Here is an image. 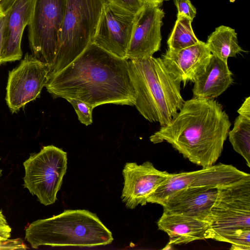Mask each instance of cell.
Listing matches in <instances>:
<instances>
[{"label": "cell", "instance_id": "obj_1", "mask_svg": "<svg viewBox=\"0 0 250 250\" xmlns=\"http://www.w3.org/2000/svg\"><path fill=\"white\" fill-rule=\"evenodd\" d=\"M45 87L54 98L79 100L94 108L135 103L128 60L92 42L67 66L49 77Z\"/></svg>", "mask_w": 250, "mask_h": 250}, {"label": "cell", "instance_id": "obj_2", "mask_svg": "<svg viewBox=\"0 0 250 250\" xmlns=\"http://www.w3.org/2000/svg\"><path fill=\"white\" fill-rule=\"evenodd\" d=\"M231 125L218 101L193 97L185 101L171 121L149 140L153 144L169 143L190 162L206 168L220 157Z\"/></svg>", "mask_w": 250, "mask_h": 250}, {"label": "cell", "instance_id": "obj_3", "mask_svg": "<svg viewBox=\"0 0 250 250\" xmlns=\"http://www.w3.org/2000/svg\"><path fill=\"white\" fill-rule=\"evenodd\" d=\"M128 71L135 91L134 105L151 123L167 125L185 101L181 83L168 70L161 57L128 60Z\"/></svg>", "mask_w": 250, "mask_h": 250}, {"label": "cell", "instance_id": "obj_4", "mask_svg": "<svg viewBox=\"0 0 250 250\" xmlns=\"http://www.w3.org/2000/svg\"><path fill=\"white\" fill-rule=\"evenodd\" d=\"M25 238L33 249L51 247H94L111 244V231L97 215L85 209H67L38 219L25 229Z\"/></svg>", "mask_w": 250, "mask_h": 250}, {"label": "cell", "instance_id": "obj_5", "mask_svg": "<svg viewBox=\"0 0 250 250\" xmlns=\"http://www.w3.org/2000/svg\"><path fill=\"white\" fill-rule=\"evenodd\" d=\"M209 226L211 239L250 250V177L218 188Z\"/></svg>", "mask_w": 250, "mask_h": 250}, {"label": "cell", "instance_id": "obj_6", "mask_svg": "<svg viewBox=\"0 0 250 250\" xmlns=\"http://www.w3.org/2000/svg\"><path fill=\"white\" fill-rule=\"evenodd\" d=\"M107 0H67L55 60L48 78L72 62L92 42Z\"/></svg>", "mask_w": 250, "mask_h": 250}, {"label": "cell", "instance_id": "obj_7", "mask_svg": "<svg viewBox=\"0 0 250 250\" xmlns=\"http://www.w3.org/2000/svg\"><path fill=\"white\" fill-rule=\"evenodd\" d=\"M67 164V153L53 145L31 155L23 165V186L44 206L54 204L61 189Z\"/></svg>", "mask_w": 250, "mask_h": 250}, {"label": "cell", "instance_id": "obj_8", "mask_svg": "<svg viewBox=\"0 0 250 250\" xmlns=\"http://www.w3.org/2000/svg\"><path fill=\"white\" fill-rule=\"evenodd\" d=\"M67 0H33L28 26L32 55L50 68L55 58Z\"/></svg>", "mask_w": 250, "mask_h": 250}, {"label": "cell", "instance_id": "obj_9", "mask_svg": "<svg viewBox=\"0 0 250 250\" xmlns=\"http://www.w3.org/2000/svg\"><path fill=\"white\" fill-rule=\"evenodd\" d=\"M250 174L231 165L219 163L201 169L170 173L149 198L147 203L162 205L175 193L187 188H219L247 178Z\"/></svg>", "mask_w": 250, "mask_h": 250}, {"label": "cell", "instance_id": "obj_10", "mask_svg": "<svg viewBox=\"0 0 250 250\" xmlns=\"http://www.w3.org/2000/svg\"><path fill=\"white\" fill-rule=\"evenodd\" d=\"M49 71L48 64L26 53L20 63L9 71L5 100L12 113L40 97Z\"/></svg>", "mask_w": 250, "mask_h": 250}, {"label": "cell", "instance_id": "obj_11", "mask_svg": "<svg viewBox=\"0 0 250 250\" xmlns=\"http://www.w3.org/2000/svg\"><path fill=\"white\" fill-rule=\"evenodd\" d=\"M136 14L107 0L92 42L119 58L126 59Z\"/></svg>", "mask_w": 250, "mask_h": 250}, {"label": "cell", "instance_id": "obj_12", "mask_svg": "<svg viewBox=\"0 0 250 250\" xmlns=\"http://www.w3.org/2000/svg\"><path fill=\"white\" fill-rule=\"evenodd\" d=\"M164 17L165 12L160 7L145 4L136 14L126 59L150 57L160 49Z\"/></svg>", "mask_w": 250, "mask_h": 250}, {"label": "cell", "instance_id": "obj_13", "mask_svg": "<svg viewBox=\"0 0 250 250\" xmlns=\"http://www.w3.org/2000/svg\"><path fill=\"white\" fill-rule=\"evenodd\" d=\"M122 174L124 183L121 199L129 209L146 205L150 196L170 175L157 169L149 161L141 165L126 163Z\"/></svg>", "mask_w": 250, "mask_h": 250}, {"label": "cell", "instance_id": "obj_14", "mask_svg": "<svg viewBox=\"0 0 250 250\" xmlns=\"http://www.w3.org/2000/svg\"><path fill=\"white\" fill-rule=\"evenodd\" d=\"M33 0H1V4L6 10L2 63L21 59L22 52L21 41L23 31L28 25Z\"/></svg>", "mask_w": 250, "mask_h": 250}, {"label": "cell", "instance_id": "obj_15", "mask_svg": "<svg viewBox=\"0 0 250 250\" xmlns=\"http://www.w3.org/2000/svg\"><path fill=\"white\" fill-rule=\"evenodd\" d=\"M218 188H187L175 193L162 204L163 212L193 217L209 224Z\"/></svg>", "mask_w": 250, "mask_h": 250}, {"label": "cell", "instance_id": "obj_16", "mask_svg": "<svg viewBox=\"0 0 250 250\" xmlns=\"http://www.w3.org/2000/svg\"><path fill=\"white\" fill-rule=\"evenodd\" d=\"M212 54L206 43L200 42L178 50L167 49L161 57L165 65L179 82H194L205 69Z\"/></svg>", "mask_w": 250, "mask_h": 250}, {"label": "cell", "instance_id": "obj_17", "mask_svg": "<svg viewBox=\"0 0 250 250\" xmlns=\"http://www.w3.org/2000/svg\"><path fill=\"white\" fill-rule=\"evenodd\" d=\"M157 224L160 230L168 235L169 245L210 239L209 224L193 217L163 212Z\"/></svg>", "mask_w": 250, "mask_h": 250}, {"label": "cell", "instance_id": "obj_18", "mask_svg": "<svg viewBox=\"0 0 250 250\" xmlns=\"http://www.w3.org/2000/svg\"><path fill=\"white\" fill-rule=\"evenodd\" d=\"M232 83V74L228 62L212 54L206 67L193 82V97L215 99L224 93Z\"/></svg>", "mask_w": 250, "mask_h": 250}, {"label": "cell", "instance_id": "obj_19", "mask_svg": "<svg viewBox=\"0 0 250 250\" xmlns=\"http://www.w3.org/2000/svg\"><path fill=\"white\" fill-rule=\"evenodd\" d=\"M237 35L234 29L220 25L208 36L205 43L213 55L228 62L229 57L245 52L239 45Z\"/></svg>", "mask_w": 250, "mask_h": 250}, {"label": "cell", "instance_id": "obj_20", "mask_svg": "<svg viewBox=\"0 0 250 250\" xmlns=\"http://www.w3.org/2000/svg\"><path fill=\"white\" fill-rule=\"evenodd\" d=\"M228 137L233 149L244 158L250 167V119L240 115L237 117Z\"/></svg>", "mask_w": 250, "mask_h": 250}, {"label": "cell", "instance_id": "obj_21", "mask_svg": "<svg viewBox=\"0 0 250 250\" xmlns=\"http://www.w3.org/2000/svg\"><path fill=\"white\" fill-rule=\"evenodd\" d=\"M177 17L173 28L167 41L168 49L178 50L199 43L200 41L193 32L192 21L184 16Z\"/></svg>", "mask_w": 250, "mask_h": 250}, {"label": "cell", "instance_id": "obj_22", "mask_svg": "<svg viewBox=\"0 0 250 250\" xmlns=\"http://www.w3.org/2000/svg\"><path fill=\"white\" fill-rule=\"evenodd\" d=\"M65 100L74 107L78 119L82 124L87 126L93 123L92 111L94 107L91 105L77 99Z\"/></svg>", "mask_w": 250, "mask_h": 250}, {"label": "cell", "instance_id": "obj_23", "mask_svg": "<svg viewBox=\"0 0 250 250\" xmlns=\"http://www.w3.org/2000/svg\"><path fill=\"white\" fill-rule=\"evenodd\" d=\"M177 9V16H184L192 21L196 17L197 11L190 0H173Z\"/></svg>", "mask_w": 250, "mask_h": 250}, {"label": "cell", "instance_id": "obj_24", "mask_svg": "<svg viewBox=\"0 0 250 250\" xmlns=\"http://www.w3.org/2000/svg\"><path fill=\"white\" fill-rule=\"evenodd\" d=\"M116 5L134 14H137L144 6L143 0H108Z\"/></svg>", "mask_w": 250, "mask_h": 250}, {"label": "cell", "instance_id": "obj_25", "mask_svg": "<svg viewBox=\"0 0 250 250\" xmlns=\"http://www.w3.org/2000/svg\"><path fill=\"white\" fill-rule=\"evenodd\" d=\"M28 248L21 238L0 240V250H26Z\"/></svg>", "mask_w": 250, "mask_h": 250}, {"label": "cell", "instance_id": "obj_26", "mask_svg": "<svg viewBox=\"0 0 250 250\" xmlns=\"http://www.w3.org/2000/svg\"><path fill=\"white\" fill-rule=\"evenodd\" d=\"M11 228L2 212L0 211V240L9 239L11 237Z\"/></svg>", "mask_w": 250, "mask_h": 250}, {"label": "cell", "instance_id": "obj_27", "mask_svg": "<svg viewBox=\"0 0 250 250\" xmlns=\"http://www.w3.org/2000/svg\"><path fill=\"white\" fill-rule=\"evenodd\" d=\"M2 10L0 13V65L2 64L1 54L3 44L4 32L7 17L6 10L3 8L2 6Z\"/></svg>", "mask_w": 250, "mask_h": 250}, {"label": "cell", "instance_id": "obj_28", "mask_svg": "<svg viewBox=\"0 0 250 250\" xmlns=\"http://www.w3.org/2000/svg\"><path fill=\"white\" fill-rule=\"evenodd\" d=\"M237 112L239 115L250 119V96L245 98Z\"/></svg>", "mask_w": 250, "mask_h": 250}, {"label": "cell", "instance_id": "obj_29", "mask_svg": "<svg viewBox=\"0 0 250 250\" xmlns=\"http://www.w3.org/2000/svg\"><path fill=\"white\" fill-rule=\"evenodd\" d=\"M145 3L149 4L152 5L161 7L163 2L167 0H143Z\"/></svg>", "mask_w": 250, "mask_h": 250}, {"label": "cell", "instance_id": "obj_30", "mask_svg": "<svg viewBox=\"0 0 250 250\" xmlns=\"http://www.w3.org/2000/svg\"><path fill=\"white\" fill-rule=\"evenodd\" d=\"M1 0H0V13L2 11V6H1Z\"/></svg>", "mask_w": 250, "mask_h": 250}, {"label": "cell", "instance_id": "obj_31", "mask_svg": "<svg viewBox=\"0 0 250 250\" xmlns=\"http://www.w3.org/2000/svg\"><path fill=\"white\" fill-rule=\"evenodd\" d=\"M2 176V170L0 169V177Z\"/></svg>", "mask_w": 250, "mask_h": 250}]
</instances>
